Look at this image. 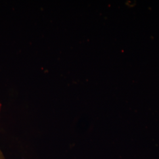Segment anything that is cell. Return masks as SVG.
Listing matches in <instances>:
<instances>
[{"instance_id": "obj_1", "label": "cell", "mask_w": 159, "mask_h": 159, "mask_svg": "<svg viewBox=\"0 0 159 159\" xmlns=\"http://www.w3.org/2000/svg\"><path fill=\"white\" fill-rule=\"evenodd\" d=\"M0 159H6L4 154L2 153V151L1 150V149H0Z\"/></svg>"}]
</instances>
